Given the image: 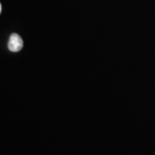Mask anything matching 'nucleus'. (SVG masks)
I'll use <instances>...</instances> for the list:
<instances>
[{
    "label": "nucleus",
    "mask_w": 155,
    "mask_h": 155,
    "mask_svg": "<svg viewBox=\"0 0 155 155\" xmlns=\"http://www.w3.org/2000/svg\"><path fill=\"white\" fill-rule=\"evenodd\" d=\"M1 12H2V5L1 4H0V13H1Z\"/></svg>",
    "instance_id": "obj_2"
},
{
    "label": "nucleus",
    "mask_w": 155,
    "mask_h": 155,
    "mask_svg": "<svg viewBox=\"0 0 155 155\" xmlns=\"http://www.w3.org/2000/svg\"><path fill=\"white\" fill-rule=\"evenodd\" d=\"M23 48V40L18 34H12L9 38L8 48L12 52H19Z\"/></svg>",
    "instance_id": "obj_1"
}]
</instances>
